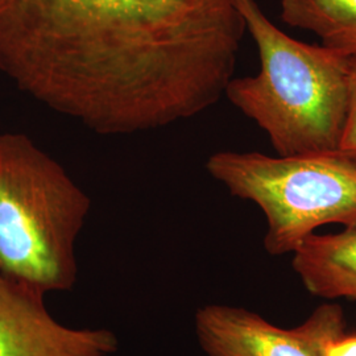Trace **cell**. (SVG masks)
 <instances>
[{"mask_svg": "<svg viewBox=\"0 0 356 356\" xmlns=\"http://www.w3.org/2000/svg\"><path fill=\"white\" fill-rule=\"evenodd\" d=\"M234 0H0V72L104 136L202 114L234 78Z\"/></svg>", "mask_w": 356, "mask_h": 356, "instance_id": "6da1fadb", "label": "cell"}, {"mask_svg": "<svg viewBox=\"0 0 356 356\" xmlns=\"http://www.w3.org/2000/svg\"><path fill=\"white\" fill-rule=\"evenodd\" d=\"M259 51L256 76L232 78L225 97L267 134L279 156L339 149L347 113L348 57L294 40L256 0H234Z\"/></svg>", "mask_w": 356, "mask_h": 356, "instance_id": "7a4b0ae2", "label": "cell"}, {"mask_svg": "<svg viewBox=\"0 0 356 356\" xmlns=\"http://www.w3.org/2000/svg\"><path fill=\"white\" fill-rule=\"evenodd\" d=\"M90 209L49 153L26 134L0 132V273L45 294L72 289Z\"/></svg>", "mask_w": 356, "mask_h": 356, "instance_id": "3957f363", "label": "cell"}, {"mask_svg": "<svg viewBox=\"0 0 356 356\" xmlns=\"http://www.w3.org/2000/svg\"><path fill=\"white\" fill-rule=\"evenodd\" d=\"M206 170L231 195L256 204L267 219L272 256L294 250L326 225L356 229V159L341 151L268 156L222 151Z\"/></svg>", "mask_w": 356, "mask_h": 356, "instance_id": "277c9868", "label": "cell"}, {"mask_svg": "<svg viewBox=\"0 0 356 356\" xmlns=\"http://www.w3.org/2000/svg\"><path fill=\"white\" fill-rule=\"evenodd\" d=\"M195 337L206 356H325L346 331L343 309L318 306L293 329H282L238 306L207 304L194 316Z\"/></svg>", "mask_w": 356, "mask_h": 356, "instance_id": "5b68a950", "label": "cell"}, {"mask_svg": "<svg viewBox=\"0 0 356 356\" xmlns=\"http://www.w3.org/2000/svg\"><path fill=\"white\" fill-rule=\"evenodd\" d=\"M44 296L0 273V356H110L118 350L113 331L57 322Z\"/></svg>", "mask_w": 356, "mask_h": 356, "instance_id": "8992f818", "label": "cell"}, {"mask_svg": "<svg viewBox=\"0 0 356 356\" xmlns=\"http://www.w3.org/2000/svg\"><path fill=\"white\" fill-rule=\"evenodd\" d=\"M292 267L312 296L356 301V229L312 234L294 250Z\"/></svg>", "mask_w": 356, "mask_h": 356, "instance_id": "52a82bcc", "label": "cell"}, {"mask_svg": "<svg viewBox=\"0 0 356 356\" xmlns=\"http://www.w3.org/2000/svg\"><path fill=\"white\" fill-rule=\"evenodd\" d=\"M281 20L321 38L323 47L356 56V0H279Z\"/></svg>", "mask_w": 356, "mask_h": 356, "instance_id": "ba28073f", "label": "cell"}, {"mask_svg": "<svg viewBox=\"0 0 356 356\" xmlns=\"http://www.w3.org/2000/svg\"><path fill=\"white\" fill-rule=\"evenodd\" d=\"M338 151L356 159V56L348 57L347 113Z\"/></svg>", "mask_w": 356, "mask_h": 356, "instance_id": "9c48e42d", "label": "cell"}, {"mask_svg": "<svg viewBox=\"0 0 356 356\" xmlns=\"http://www.w3.org/2000/svg\"><path fill=\"white\" fill-rule=\"evenodd\" d=\"M325 356H356V334L339 335L326 346Z\"/></svg>", "mask_w": 356, "mask_h": 356, "instance_id": "30bf717a", "label": "cell"}]
</instances>
